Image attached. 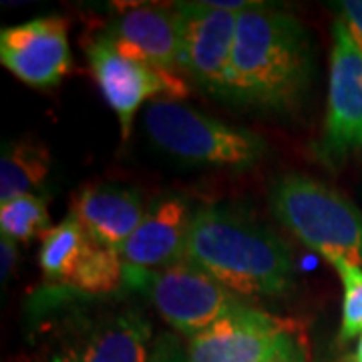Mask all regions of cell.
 <instances>
[{"instance_id":"1","label":"cell","mask_w":362,"mask_h":362,"mask_svg":"<svg viewBox=\"0 0 362 362\" xmlns=\"http://www.w3.org/2000/svg\"><path fill=\"white\" fill-rule=\"evenodd\" d=\"M312 77L314 45L296 16L262 2L240 13L223 99L290 113L304 103Z\"/></svg>"},{"instance_id":"14","label":"cell","mask_w":362,"mask_h":362,"mask_svg":"<svg viewBox=\"0 0 362 362\" xmlns=\"http://www.w3.org/2000/svg\"><path fill=\"white\" fill-rule=\"evenodd\" d=\"M78 362H149L153 326L137 306L107 314L71 342Z\"/></svg>"},{"instance_id":"8","label":"cell","mask_w":362,"mask_h":362,"mask_svg":"<svg viewBox=\"0 0 362 362\" xmlns=\"http://www.w3.org/2000/svg\"><path fill=\"white\" fill-rule=\"evenodd\" d=\"M296 332L292 324L242 302L187 340V362H264Z\"/></svg>"},{"instance_id":"10","label":"cell","mask_w":362,"mask_h":362,"mask_svg":"<svg viewBox=\"0 0 362 362\" xmlns=\"http://www.w3.org/2000/svg\"><path fill=\"white\" fill-rule=\"evenodd\" d=\"M177 8L183 30L181 71L187 73L197 87L216 97H226L240 13L214 8L207 2H180Z\"/></svg>"},{"instance_id":"25","label":"cell","mask_w":362,"mask_h":362,"mask_svg":"<svg viewBox=\"0 0 362 362\" xmlns=\"http://www.w3.org/2000/svg\"><path fill=\"white\" fill-rule=\"evenodd\" d=\"M350 362H362V334L356 338V346L350 354Z\"/></svg>"},{"instance_id":"4","label":"cell","mask_w":362,"mask_h":362,"mask_svg":"<svg viewBox=\"0 0 362 362\" xmlns=\"http://www.w3.org/2000/svg\"><path fill=\"white\" fill-rule=\"evenodd\" d=\"M145 129L159 149L192 163L244 169L266 156L262 135L223 123L177 101H156L145 111Z\"/></svg>"},{"instance_id":"12","label":"cell","mask_w":362,"mask_h":362,"mask_svg":"<svg viewBox=\"0 0 362 362\" xmlns=\"http://www.w3.org/2000/svg\"><path fill=\"white\" fill-rule=\"evenodd\" d=\"M194 220L189 202L177 194L157 197L147 207L139 228L119 250L129 266L159 270L183 262L187 235Z\"/></svg>"},{"instance_id":"20","label":"cell","mask_w":362,"mask_h":362,"mask_svg":"<svg viewBox=\"0 0 362 362\" xmlns=\"http://www.w3.org/2000/svg\"><path fill=\"white\" fill-rule=\"evenodd\" d=\"M337 6L338 21H342L354 45L362 52V0H342Z\"/></svg>"},{"instance_id":"24","label":"cell","mask_w":362,"mask_h":362,"mask_svg":"<svg viewBox=\"0 0 362 362\" xmlns=\"http://www.w3.org/2000/svg\"><path fill=\"white\" fill-rule=\"evenodd\" d=\"M37 362H78V361L73 346H71V344H63V346H57V349L45 352Z\"/></svg>"},{"instance_id":"16","label":"cell","mask_w":362,"mask_h":362,"mask_svg":"<svg viewBox=\"0 0 362 362\" xmlns=\"http://www.w3.org/2000/svg\"><path fill=\"white\" fill-rule=\"evenodd\" d=\"M90 244L93 238L73 214L52 226L40 242L39 266L45 280L52 286H66Z\"/></svg>"},{"instance_id":"11","label":"cell","mask_w":362,"mask_h":362,"mask_svg":"<svg viewBox=\"0 0 362 362\" xmlns=\"http://www.w3.org/2000/svg\"><path fill=\"white\" fill-rule=\"evenodd\" d=\"M105 35L131 59L163 71H181L183 30L177 4H131L121 8Z\"/></svg>"},{"instance_id":"9","label":"cell","mask_w":362,"mask_h":362,"mask_svg":"<svg viewBox=\"0 0 362 362\" xmlns=\"http://www.w3.org/2000/svg\"><path fill=\"white\" fill-rule=\"evenodd\" d=\"M0 63L30 87L59 85L73 65L69 21L61 14H47L4 26L0 30Z\"/></svg>"},{"instance_id":"5","label":"cell","mask_w":362,"mask_h":362,"mask_svg":"<svg viewBox=\"0 0 362 362\" xmlns=\"http://www.w3.org/2000/svg\"><path fill=\"white\" fill-rule=\"evenodd\" d=\"M145 296L157 314L183 337L192 338L244 300L187 262L159 270L125 264V284Z\"/></svg>"},{"instance_id":"15","label":"cell","mask_w":362,"mask_h":362,"mask_svg":"<svg viewBox=\"0 0 362 362\" xmlns=\"http://www.w3.org/2000/svg\"><path fill=\"white\" fill-rule=\"evenodd\" d=\"M51 171V153L35 137H18L2 145L0 156V204L35 194Z\"/></svg>"},{"instance_id":"6","label":"cell","mask_w":362,"mask_h":362,"mask_svg":"<svg viewBox=\"0 0 362 362\" xmlns=\"http://www.w3.org/2000/svg\"><path fill=\"white\" fill-rule=\"evenodd\" d=\"M87 59L103 99L119 119L123 141L129 139L133 119L141 105L177 101L189 95L183 78L119 52L105 33L90 39Z\"/></svg>"},{"instance_id":"7","label":"cell","mask_w":362,"mask_h":362,"mask_svg":"<svg viewBox=\"0 0 362 362\" xmlns=\"http://www.w3.org/2000/svg\"><path fill=\"white\" fill-rule=\"evenodd\" d=\"M362 149V52L342 21L332 25L328 103L316 156L328 165Z\"/></svg>"},{"instance_id":"2","label":"cell","mask_w":362,"mask_h":362,"mask_svg":"<svg viewBox=\"0 0 362 362\" xmlns=\"http://www.w3.org/2000/svg\"><path fill=\"white\" fill-rule=\"evenodd\" d=\"M183 262L235 296H284L296 284L286 242L258 221L221 206L194 211Z\"/></svg>"},{"instance_id":"21","label":"cell","mask_w":362,"mask_h":362,"mask_svg":"<svg viewBox=\"0 0 362 362\" xmlns=\"http://www.w3.org/2000/svg\"><path fill=\"white\" fill-rule=\"evenodd\" d=\"M149 362H187V354L180 338L173 334H161L156 338Z\"/></svg>"},{"instance_id":"17","label":"cell","mask_w":362,"mask_h":362,"mask_svg":"<svg viewBox=\"0 0 362 362\" xmlns=\"http://www.w3.org/2000/svg\"><path fill=\"white\" fill-rule=\"evenodd\" d=\"M125 284V262L113 247L93 244L83 256L75 274L66 282V290H73L85 296H105Z\"/></svg>"},{"instance_id":"23","label":"cell","mask_w":362,"mask_h":362,"mask_svg":"<svg viewBox=\"0 0 362 362\" xmlns=\"http://www.w3.org/2000/svg\"><path fill=\"white\" fill-rule=\"evenodd\" d=\"M0 254H2V282L6 284V280L13 276L14 266H16V256H18V252H16V242L11 240V238H6V235H2V242H0Z\"/></svg>"},{"instance_id":"13","label":"cell","mask_w":362,"mask_h":362,"mask_svg":"<svg viewBox=\"0 0 362 362\" xmlns=\"http://www.w3.org/2000/svg\"><path fill=\"white\" fill-rule=\"evenodd\" d=\"M149 204L139 189L119 183H97L78 189L71 214L101 246L121 250L139 228Z\"/></svg>"},{"instance_id":"18","label":"cell","mask_w":362,"mask_h":362,"mask_svg":"<svg viewBox=\"0 0 362 362\" xmlns=\"http://www.w3.org/2000/svg\"><path fill=\"white\" fill-rule=\"evenodd\" d=\"M47 202L37 194L21 195L0 204V232L14 242L26 244L51 230Z\"/></svg>"},{"instance_id":"22","label":"cell","mask_w":362,"mask_h":362,"mask_svg":"<svg viewBox=\"0 0 362 362\" xmlns=\"http://www.w3.org/2000/svg\"><path fill=\"white\" fill-rule=\"evenodd\" d=\"M264 362H308V356H306L304 344L298 340L296 332H292Z\"/></svg>"},{"instance_id":"3","label":"cell","mask_w":362,"mask_h":362,"mask_svg":"<svg viewBox=\"0 0 362 362\" xmlns=\"http://www.w3.org/2000/svg\"><path fill=\"white\" fill-rule=\"evenodd\" d=\"M274 218L328 264L346 259L362 268V211L346 195L302 173L272 183Z\"/></svg>"},{"instance_id":"19","label":"cell","mask_w":362,"mask_h":362,"mask_svg":"<svg viewBox=\"0 0 362 362\" xmlns=\"http://www.w3.org/2000/svg\"><path fill=\"white\" fill-rule=\"evenodd\" d=\"M340 284H342V310H340V342H350L362 334V268L346 262L334 259Z\"/></svg>"}]
</instances>
